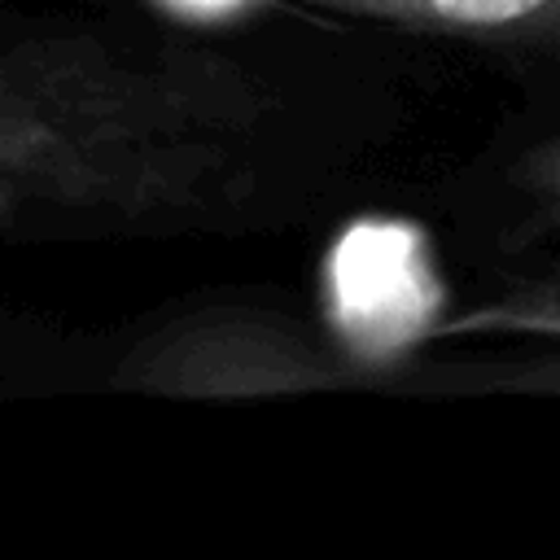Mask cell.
Listing matches in <instances>:
<instances>
[{"instance_id":"6da1fadb","label":"cell","mask_w":560,"mask_h":560,"mask_svg":"<svg viewBox=\"0 0 560 560\" xmlns=\"http://www.w3.org/2000/svg\"><path fill=\"white\" fill-rule=\"evenodd\" d=\"M284 101L249 61L0 26V236H166L258 214Z\"/></svg>"},{"instance_id":"7a4b0ae2","label":"cell","mask_w":560,"mask_h":560,"mask_svg":"<svg viewBox=\"0 0 560 560\" xmlns=\"http://www.w3.org/2000/svg\"><path fill=\"white\" fill-rule=\"evenodd\" d=\"M346 350L306 319L267 306H197L127 346L109 385L153 398H276L350 389Z\"/></svg>"},{"instance_id":"3957f363","label":"cell","mask_w":560,"mask_h":560,"mask_svg":"<svg viewBox=\"0 0 560 560\" xmlns=\"http://www.w3.org/2000/svg\"><path fill=\"white\" fill-rule=\"evenodd\" d=\"M416 346H451L446 363L420 372L433 389L560 398V258L538 262L481 298L429 319Z\"/></svg>"},{"instance_id":"277c9868","label":"cell","mask_w":560,"mask_h":560,"mask_svg":"<svg viewBox=\"0 0 560 560\" xmlns=\"http://www.w3.org/2000/svg\"><path fill=\"white\" fill-rule=\"evenodd\" d=\"M197 9L232 4V0H184ZM328 9L398 22L429 35L486 39L529 52H560V0H315Z\"/></svg>"},{"instance_id":"5b68a950","label":"cell","mask_w":560,"mask_h":560,"mask_svg":"<svg viewBox=\"0 0 560 560\" xmlns=\"http://www.w3.org/2000/svg\"><path fill=\"white\" fill-rule=\"evenodd\" d=\"M503 201L494 241L508 254H525L560 241V131L529 144L503 171Z\"/></svg>"}]
</instances>
